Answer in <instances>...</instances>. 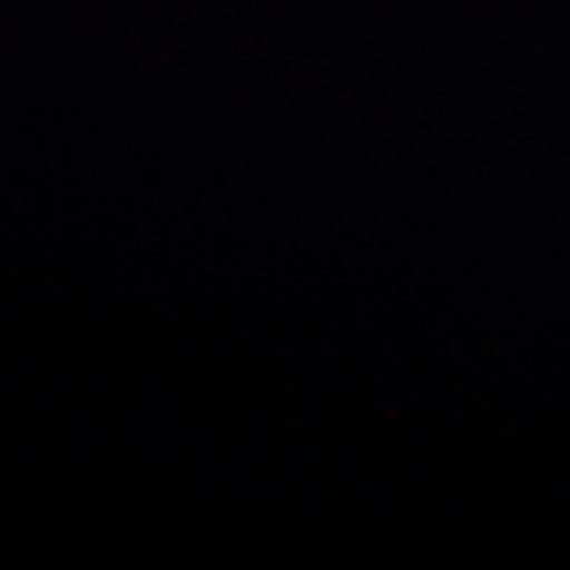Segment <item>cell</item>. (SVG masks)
<instances>
[]
</instances>
